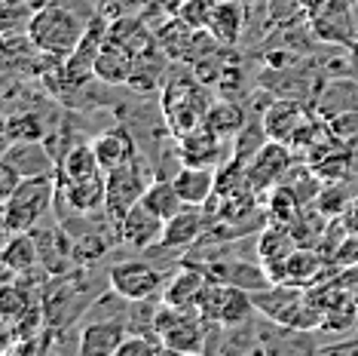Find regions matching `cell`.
<instances>
[{"mask_svg":"<svg viewBox=\"0 0 358 356\" xmlns=\"http://www.w3.org/2000/svg\"><path fill=\"white\" fill-rule=\"evenodd\" d=\"M92 15H80L64 4H46L31 13L28 19V37L43 55L52 59H68L80 46Z\"/></svg>","mask_w":358,"mask_h":356,"instance_id":"6da1fadb","label":"cell"},{"mask_svg":"<svg viewBox=\"0 0 358 356\" xmlns=\"http://www.w3.org/2000/svg\"><path fill=\"white\" fill-rule=\"evenodd\" d=\"M55 193H59V178L52 172L25 175V182L15 188L13 197L3 200V231L13 233H31L43 221V215L52 209Z\"/></svg>","mask_w":358,"mask_h":356,"instance_id":"7a4b0ae2","label":"cell"},{"mask_svg":"<svg viewBox=\"0 0 358 356\" xmlns=\"http://www.w3.org/2000/svg\"><path fill=\"white\" fill-rule=\"evenodd\" d=\"M157 331L166 344V353H206L211 322L199 310H181L162 301L157 310Z\"/></svg>","mask_w":358,"mask_h":356,"instance_id":"3957f363","label":"cell"},{"mask_svg":"<svg viewBox=\"0 0 358 356\" xmlns=\"http://www.w3.org/2000/svg\"><path fill=\"white\" fill-rule=\"evenodd\" d=\"M104 175H108V206H104V215H108L113 224L135 203H141L144 191H148L150 182L157 178V172H153L141 157H135L132 163H126V166L110 169V172H104Z\"/></svg>","mask_w":358,"mask_h":356,"instance_id":"277c9868","label":"cell"},{"mask_svg":"<svg viewBox=\"0 0 358 356\" xmlns=\"http://www.w3.org/2000/svg\"><path fill=\"white\" fill-rule=\"evenodd\" d=\"M199 313L208 322H217V326H239V322H248L251 317H257V307L251 292H245V289L211 280L206 295H202Z\"/></svg>","mask_w":358,"mask_h":356,"instance_id":"5b68a950","label":"cell"},{"mask_svg":"<svg viewBox=\"0 0 358 356\" xmlns=\"http://www.w3.org/2000/svg\"><path fill=\"white\" fill-rule=\"evenodd\" d=\"M166 273L150 261H117L108 271V286L129 301H144V298H159L166 286Z\"/></svg>","mask_w":358,"mask_h":356,"instance_id":"8992f818","label":"cell"},{"mask_svg":"<svg viewBox=\"0 0 358 356\" xmlns=\"http://www.w3.org/2000/svg\"><path fill=\"white\" fill-rule=\"evenodd\" d=\"M294 163H297V160H294V148H291L288 142L270 139L245 163V172H248L251 188H255L257 193H264V191L275 188L279 182H285V175L294 169Z\"/></svg>","mask_w":358,"mask_h":356,"instance_id":"52a82bcc","label":"cell"},{"mask_svg":"<svg viewBox=\"0 0 358 356\" xmlns=\"http://www.w3.org/2000/svg\"><path fill=\"white\" fill-rule=\"evenodd\" d=\"M55 200L77 215H104V206H108V175L95 172V175L77 178V182L59 184Z\"/></svg>","mask_w":358,"mask_h":356,"instance_id":"ba28073f","label":"cell"},{"mask_svg":"<svg viewBox=\"0 0 358 356\" xmlns=\"http://www.w3.org/2000/svg\"><path fill=\"white\" fill-rule=\"evenodd\" d=\"M117 237L126 242L129 249H135V252H148V249H153L157 242L162 240V231H166V221L150 212L144 203H135L129 212L117 221Z\"/></svg>","mask_w":358,"mask_h":356,"instance_id":"9c48e42d","label":"cell"},{"mask_svg":"<svg viewBox=\"0 0 358 356\" xmlns=\"http://www.w3.org/2000/svg\"><path fill=\"white\" fill-rule=\"evenodd\" d=\"M129 326L126 317H101V320H83L80 326V347L83 356H117L120 344L126 341Z\"/></svg>","mask_w":358,"mask_h":356,"instance_id":"30bf717a","label":"cell"},{"mask_svg":"<svg viewBox=\"0 0 358 356\" xmlns=\"http://www.w3.org/2000/svg\"><path fill=\"white\" fill-rule=\"evenodd\" d=\"M211 215L206 212V206H184L175 218L166 221V231H162V240L157 242L159 249H193L202 240V233L208 231Z\"/></svg>","mask_w":358,"mask_h":356,"instance_id":"8fae6325","label":"cell"},{"mask_svg":"<svg viewBox=\"0 0 358 356\" xmlns=\"http://www.w3.org/2000/svg\"><path fill=\"white\" fill-rule=\"evenodd\" d=\"M208 282H211V277L199 264H184L175 277L166 280V286H162V301L172 307H181V310H199Z\"/></svg>","mask_w":358,"mask_h":356,"instance_id":"7c38bea8","label":"cell"},{"mask_svg":"<svg viewBox=\"0 0 358 356\" xmlns=\"http://www.w3.org/2000/svg\"><path fill=\"white\" fill-rule=\"evenodd\" d=\"M92 148H95V157H99L104 172H110V169H117V166H126V163H132L135 157H141L138 139L132 135V129L123 123H117V126L104 129L101 135H95Z\"/></svg>","mask_w":358,"mask_h":356,"instance_id":"4fadbf2b","label":"cell"},{"mask_svg":"<svg viewBox=\"0 0 358 356\" xmlns=\"http://www.w3.org/2000/svg\"><path fill=\"white\" fill-rule=\"evenodd\" d=\"M178 193L187 206H208V200L217 193V169L199 163H181L172 175Z\"/></svg>","mask_w":358,"mask_h":356,"instance_id":"5bb4252c","label":"cell"},{"mask_svg":"<svg viewBox=\"0 0 358 356\" xmlns=\"http://www.w3.org/2000/svg\"><path fill=\"white\" fill-rule=\"evenodd\" d=\"M135 59L138 55L129 46L108 37L99 55H95V80L108 86H129V77L135 71Z\"/></svg>","mask_w":358,"mask_h":356,"instance_id":"9a60e30c","label":"cell"},{"mask_svg":"<svg viewBox=\"0 0 358 356\" xmlns=\"http://www.w3.org/2000/svg\"><path fill=\"white\" fill-rule=\"evenodd\" d=\"M294 249H297V240H294V233H291L288 224L270 221L264 231L257 233V261L266 267L270 277L279 273V267L288 261Z\"/></svg>","mask_w":358,"mask_h":356,"instance_id":"2e32d148","label":"cell"},{"mask_svg":"<svg viewBox=\"0 0 358 356\" xmlns=\"http://www.w3.org/2000/svg\"><path fill=\"white\" fill-rule=\"evenodd\" d=\"M221 139L215 129H208L206 123L193 126L190 132L178 135V157L181 163H199V166H215L221 157Z\"/></svg>","mask_w":358,"mask_h":356,"instance_id":"e0dca14e","label":"cell"},{"mask_svg":"<svg viewBox=\"0 0 358 356\" xmlns=\"http://www.w3.org/2000/svg\"><path fill=\"white\" fill-rule=\"evenodd\" d=\"M306 108L300 104L297 99H273L270 104L264 108V126H266V135L275 142H291V135L303 126L306 120Z\"/></svg>","mask_w":358,"mask_h":356,"instance_id":"ac0fdd59","label":"cell"},{"mask_svg":"<svg viewBox=\"0 0 358 356\" xmlns=\"http://www.w3.org/2000/svg\"><path fill=\"white\" fill-rule=\"evenodd\" d=\"M95 172H104L99 157H95V148L92 142H77L71 144L68 151L55 160V178L59 184H68V182H77V178H86V175H95Z\"/></svg>","mask_w":358,"mask_h":356,"instance_id":"d6986e66","label":"cell"},{"mask_svg":"<svg viewBox=\"0 0 358 356\" xmlns=\"http://www.w3.org/2000/svg\"><path fill=\"white\" fill-rule=\"evenodd\" d=\"M0 261H3V280L6 282H10L15 273L34 271V267L40 264V249H37L34 233H13V237H6Z\"/></svg>","mask_w":358,"mask_h":356,"instance_id":"ffe728a7","label":"cell"},{"mask_svg":"<svg viewBox=\"0 0 358 356\" xmlns=\"http://www.w3.org/2000/svg\"><path fill=\"white\" fill-rule=\"evenodd\" d=\"M242 31H245V6H242V0H221L215 10V19L208 25V34L221 46H233L239 43Z\"/></svg>","mask_w":358,"mask_h":356,"instance_id":"44dd1931","label":"cell"},{"mask_svg":"<svg viewBox=\"0 0 358 356\" xmlns=\"http://www.w3.org/2000/svg\"><path fill=\"white\" fill-rule=\"evenodd\" d=\"M50 129H46L43 117L37 111H10L6 114V123H3V148L10 144H19V142H46Z\"/></svg>","mask_w":358,"mask_h":356,"instance_id":"7402d4cb","label":"cell"},{"mask_svg":"<svg viewBox=\"0 0 358 356\" xmlns=\"http://www.w3.org/2000/svg\"><path fill=\"white\" fill-rule=\"evenodd\" d=\"M141 203L148 206L150 212H157L162 221L175 218V215L187 206L184 200H181V193H178V188H175V182H172V178H162V175H157V178L150 182V188L144 191Z\"/></svg>","mask_w":358,"mask_h":356,"instance_id":"603a6c76","label":"cell"},{"mask_svg":"<svg viewBox=\"0 0 358 356\" xmlns=\"http://www.w3.org/2000/svg\"><path fill=\"white\" fill-rule=\"evenodd\" d=\"M349 178H352V175H349ZM349 178H340V182H324L322 184V193H319V200H315V206H319L328 218L346 215V209L358 200V184L349 182Z\"/></svg>","mask_w":358,"mask_h":356,"instance_id":"cb8c5ba5","label":"cell"},{"mask_svg":"<svg viewBox=\"0 0 358 356\" xmlns=\"http://www.w3.org/2000/svg\"><path fill=\"white\" fill-rule=\"evenodd\" d=\"M303 209L300 203L297 191L291 188V184H275L266 193V221H275V224H291L297 218V212Z\"/></svg>","mask_w":358,"mask_h":356,"instance_id":"d4e9b609","label":"cell"},{"mask_svg":"<svg viewBox=\"0 0 358 356\" xmlns=\"http://www.w3.org/2000/svg\"><path fill=\"white\" fill-rule=\"evenodd\" d=\"M202 123H206L208 129H215L217 135H236L242 126L248 123V117H245V111H242L239 104L221 102V104H211Z\"/></svg>","mask_w":358,"mask_h":356,"instance_id":"484cf974","label":"cell"},{"mask_svg":"<svg viewBox=\"0 0 358 356\" xmlns=\"http://www.w3.org/2000/svg\"><path fill=\"white\" fill-rule=\"evenodd\" d=\"M236 144H233V160H239V163H248L255 153L264 148L266 142H270V135H266V126H264V117L260 120H248L245 126L239 129V132L233 135Z\"/></svg>","mask_w":358,"mask_h":356,"instance_id":"4316f807","label":"cell"},{"mask_svg":"<svg viewBox=\"0 0 358 356\" xmlns=\"http://www.w3.org/2000/svg\"><path fill=\"white\" fill-rule=\"evenodd\" d=\"M217 4H221V0H187V4L181 6V13H178V15H181V19H184L190 28H196V31H208L211 19H215Z\"/></svg>","mask_w":358,"mask_h":356,"instance_id":"83f0119b","label":"cell"},{"mask_svg":"<svg viewBox=\"0 0 358 356\" xmlns=\"http://www.w3.org/2000/svg\"><path fill=\"white\" fill-rule=\"evenodd\" d=\"M157 353H166V344L150 335H126V341L117 350V356H157Z\"/></svg>","mask_w":358,"mask_h":356,"instance_id":"f1b7e54d","label":"cell"},{"mask_svg":"<svg viewBox=\"0 0 358 356\" xmlns=\"http://www.w3.org/2000/svg\"><path fill=\"white\" fill-rule=\"evenodd\" d=\"M355 264H358V233L349 231L346 240L340 242V249L334 252L331 267H337V271H349V267H355Z\"/></svg>","mask_w":358,"mask_h":356,"instance_id":"f546056e","label":"cell"},{"mask_svg":"<svg viewBox=\"0 0 358 356\" xmlns=\"http://www.w3.org/2000/svg\"><path fill=\"white\" fill-rule=\"evenodd\" d=\"M25 182V172H22L19 166L13 163V160H0V200H6V197H13L15 188Z\"/></svg>","mask_w":358,"mask_h":356,"instance_id":"4dcf8cb0","label":"cell"},{"mask_svg":"<svg viewBox=\"0 0 358 356\" xmlns=\"http://www.w3.org/2000/svg\"><path fill=\"white\" fill-rule=\"evenodd\" d=\"M187 4V0H148L144 4V19H172V15H178L181 13V6Z\"/></svg>","mask_w":358,"mask_h":356,"instance_id":"1f68e13d","label":"cell"}]
</instances>
